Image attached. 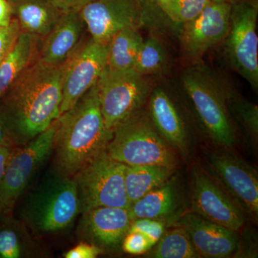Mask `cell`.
I'll use <instances>...</instances> for the list:
<instances>
[{
  "label": "cell",
  "instance_id": "7c38bea8",
  "mask_svg": "<svg viewBox=\"0 0 258 258\" xmlns=\"http://www.w3.org/2000/svg\"><path fill=\"white\" fill-rule=\"evenodd\" d=\"M107 43L90 38L66 61L60 115L71 109L96 84L106 67Z\"/></svg>",
  "mask_w": 258,
  "mask_h": 258
},
{
  "label": "cell",
  "instance_id": "9c48e42d",
  "mask_svg": "<svg viewBox=\"0 0 258 258\" xmlns=\"http://www.w3.org/2000/svg\"><path fill=\"white\" fill-rule=\"evenodd\" d=\"M56 120L49 128L28 143L15 147L0 184V203L4 216L11 215L15 204L30 180L53 149Z\"/></svg>",
  "mask_w": 258,
  "mask_h": 258
},
{
  "label": "cell",
  "instance_id": "1f68e13d",
  "mask_svg": "<svg viewBox=\"0 0 258 258\" xmlns=\"http://www.w3.org/2000/svg\"><path fill=\"white\" fill-rule=\"evenodd\" d=\"M103 250L97 246L81 241L74 248L70 249L64 254L66 258H95L98 257Z\"/></svg>",
  "mask_w": 258,
  "mask_h": 258
},
{
  "label": "cell",
  "instance_id": "8d00e7d4",
  "mask_svg": "<svg viewBox=\"0 0 258 258\" xmlns=\"http://www.w3.org/2000/svg\"><path fill=\"white\" fill-rule=\"evenodd\" d=\"M8 139H10L8 125H7L4 115L0 111V144Z\"/></svg>",
  "mask_w": 258,
  "mask_h": 258
},
{
  "label": "cell",
  "instance_id": "3957f363",
  "mask_svg": "<svg viewBox=\"0 0 258 258\" xmlns=\"http://www.w3.org/2000/svg\"><path fill=\"white\" fill-rule=\"evenodd\" d=\"M181 82L212 142L220 147H232L236 133L228 104L235 91L230 83L203 62L186 67Z\"/></svg>",
  "mask_w": 258,
  "mask_h": 258
},
{
  "label": "cell",
  "instance_id": "83f0119b",
  "mask_svg": "<svg viewBox=\"0 0 258 258\" xmlns=\"http://www.w3.org/2000/svg\"><path fill=\"white\" fill-rule=\"evenodd\" d=\"M211 3L210 0H173L171 23L180 28L198 17Z\"/></svg>",
  "mask_w": 258,
  "mask_h": 258
},
{
  "label": "cell",
  "instance_id": "52a82bcc",
  "mask_svg": "<svg viewBox=\"0 0 258 258\" xmlns=\"http://www.w3.org/2000/svg\"><path fill=\"white\" fill-rule=\"evenodd\" d=\"M125 166L110 157L106 149L73 176L77 185L82 213L99 207L129 208Z\"/></svg>",
  "mask_w": 258,
  "mask_h": 258
},
{
  "label": "cell",
  "instance_id": "5b68a950",
  "mask_svg": "<svg viewBox=\"0 0 258 258\" xmlns=\"http://www.w3.org/2000/svg\"><path fill=\"white\" fill-rule=\"evenodd\" d=\"M96 87L105 125L112 134L142 111L153 89L147 76L134 70L115 71L107 67L98 78Z\"/></svg>",
  "mask_w": 258,
  "mask_h": 258
},
{
  "label": "cell",
  "instance_id": "74e56055",
  "mask_svg": "<svg viewBox=\"0 0 258 258\" xmlns=\"http://www.w3.org/2000/svg\"><path fill=\"white\" fill-rule=\"evenodd\" d=\"M212 3H232L234 0H210Z\"/></svg>",
  "mask_w": 258,
  "mask_h": 258
},
{
  "label": "cell",
  "instance_id": "d4e9b609",
  "mask_svg": "<svg viewBox=\"0 0 258 258\" xmlns=\"http://www.w3.org/2000/svg\"><path fill=\"white\" fill-rule=\"evenodd\" d=\"M167 50L157 37L151 36L144 40L136 59L134 71L144 76L164 74L169 67Z\"/></svg>",
  "mask_w": 258,
  "mask_h": 258
},
{
  "label": "cell",
  "instance_id": "7402d4cb",
  "mask_svg": "<svg viewBox=\"0 0 258 258\" xmlns=\"http://www.w3.org/2000/svg\"><path fill=\"white\" fill-rule=\"evenodd\" d=\"M175 172V168L161 165H125V191L130 203L164 184Z\"/></svg>",
  "mask_w": 258,
  "mask_h": 258
},
{
  "label": "cell",
  "instance_id": "cb8c5ba5",
  "mask_svg": "<svg viewBox=\"0 0 258 258\" xmlns=\"http://www.w3.org/2000/svg\"><path fill=\"white\" fill-rule=\"evenodd\" d=\"M11 215L0 220V258L29 257L34 250L30 236Z\"/></svg>",
  "mask_w": 258,
  "mask_h": 258
},
{
  "label": "cell",
  "instance_id": "484cf974",
  "mask_svg": "<svg viewBox=\"0 0 258 258\" xmlns=\"http://www.w3.org/2000/svg\"><path fill=\"white\" fill-rule=\"evenodd\" d=\"M157 247L151 254L156 258L200 257L195 249L186 232L181 227L164 233L158 241Z\"/></svg>",
  "mask_w": 258,
  "mask_h": 258
},
{
  "label": "cell",
  "instance_id": "ac0fdd59",
  "mask_svg": "<svg viewBox=\"0 0 258 258\" xmlns=\"http://www.w3.org/2000/svg\"><path fill=\"white\" fill-rule=\"evenodd\" d=\"M83 26L79 13H63L53 28L40 40L39 58L50 64H60L67 60L81 44Z\"/></svg>",
  "mask_w": 258,
  "mask_h": 258
},
{
  "label": "cell",
  "instance_id": "9a60e30c",
  "mask_svg": "<svg viewBox=\"0 0 258 258\" xmlns=\"http://www.w3.org/2000/svg\"><path fill=\"white\" fill-rule=\"evenodd\" d=\"M176 226L186 232L200 257H229L240 248L237 232L191 212L182 215Z\"/></svg>",
  "mask_w": 258,
  "mask_h": 258
},
{
  "label": "cell",
  "instance_id": "836d02e7",
  "mask_svg": "<svg viewBox=\"0 0 258 258\" xmlns=\"http://www.w3.org/2000/svg\"><path fill=\"white\" fill-rule=\"evenodd\" d=\"M15 147V144L10 139H6L0 144V184L4 176L10 155Z\"/></svg>",
  "mask_w": 258,
  "mask_h": 258
},
{
  "label": "cell",
  "instance_id": "5bb4252c",
  "mask_svg": "<svg viewBox=\"0 0 258 258\" xmlns=\"http://www.w3.org/2000/svg\"><path fill=\"white\" fill-rule=\"evenodd\" d=\"M191 211L231 230L244 225V212L200 166L191 171Z\"/></svg>",
  "mask_w": 258,
  "mask_h": 258
},
{
  "label": "cell",
  "instance_id": "44dd1931",
  "mask_svg": "<svg viewBox=\"0 0 258 258\" xmlns=\"http://www.w3.org/2000/svg\"><path fill=\"white\" fill-rule=\"evenodd\" d=\"M38 40L37 37L21 32L8 55L0 62V101L19 76L35 60Z\"/></svg>",
  "mask_w": 258,
  "mask_h": 258
},
{
  "label": "cell",
  "instance_id": "d6a6232c",
  "mask_svg": "<svg viewBox=\"0 0 258 258\" xmlns=\"http://www.w3.org/2000/svg\"><path fill=\"white\" fill-rule=\"evenodd\" d=\"M57 9L64 13L77 12L79 13L83 7L93 0H47Z\"/></svg>",
  "mask_w": 258,
  "mask_h": 258
},
{
  "label": "cell",
  "instance_id": "d6986e66",
  "mask_svg": "<svg viewBox=\"0 0 258 258\" xmlns=\"http://www.w3.org/2000/svg\"><path fill=\"white\" fill-rule=\"evenodd\" d=\"M181 205V191L177 177L173 175L164 184L131 204L128 208L132 220L157 219L164 221L174 216Z\"/></svg>",
  "mask_w": 258,
  "mask_h": 258
},
{
  "label": "cell",
  "instance_id": "d590c367",
  "mask_svg": "<svg viewBox=\"0 0 258 258\" xmlns=\"http://www.w3.org/2000/svg\"><path fill=\"white\" fill-rule=\"evenodd\" d=\"M173 0H150L157 8L161 15L171 23V8Z\"/></svg>",
  "mask_w": 258,
  "mask_h": 258
},
{
  "label": "cell",
  "instance_id": "8992f818",
  "mask_svg": "<svg viewBox=\"0 0 258 258\" xmlns=\"http://www.w3.org/2000/svg\"><path fill=\"white\" fill-rule=\"evenodd\" d=\"M81 212L74 178L50 180L37 190L24 209V217L34 230L47 234L67 228Z\"/></svg>",
  "mask_w": 258,
  "mask_h": 258
},
{
  "label": "cell",
  "instance_id": "e0dca14e",
  "mask_svg": "<svg viewBox=\"0 0 258 258\" xmlns=\"http://www.w3.org/2000/svg\"><path fill=\"white\" fill-rule=\"evenodd\" d=\"M148 115L158 132L169 145L186 154L188 134L175 101L164 87L153 88L149 95Z\"/></svg>",
  "mask_w": 258,
  "mask_h": 258
},
{
  "label": "cell",
  "instance_id": "f35d334b",
  "mask_svg": "<svg viewBox=\"0 0 258 258\" xmlns=\"http://www.w3.org/2000/svg\"><path fill=\"white\" fill-rule=\"evenodd\" d=\"M4 216V212H3V206H2V204L0 203V220L3 218V217Z\"/></svg>",
  "mask_w": 258,
  "mask_h": 258
},
{
  "label": "cell",
  "instance_id": "ba28073f",
  "mask_svg": "<svg viewBox=\"0 0 258 258\" xmlns=\"http://www.w3.org/2000/svg\"><path fill=\"white\" fill-rule=\"evenodd\" d=\"M257 15L255 2H232L228 33L224 40L230 66L256 90L258 88Z\"/></svg>",
  "mask_w": 258,
  "mask_h": 258
},
{
  "label": "cell",
  "instance_id": "f546056e",
  "mask_svg": "<svg viewBox=\"0 0 258 258\" xmlns=\"http://www.w3.org/2000/svg\"><path fill=\"white\" fill-rule=\"evenodd\" d=\"M153 247L149 239L139 232H128L122 242V248L126 253L140 255Z\"/></svg>",
  "mask_w": 258,
  "mask_h": 258
},
{
  "label": "cell",
  "instance_id": "4fadbf2b",
  "mask_svg": "<svg viewBox=\"0 0 258 258\" xmlns=\"http://www.w3.org/2000/svg\"><path fill=\"white\" fill-rule=\"evenodd\" d=\"M230 3H212L201 14L180 27V43L184 60L202 62L212 47L225 40L230 26Z\"/></svg>",
  "mask_w": 258,
  "mask_h": 258
},
{
  "label": "cell",
  "instance_id": "6da1fadb",
  "mask_svg": "<svg viewBox=\"0 0 258 258\" xmlns=\"http://www.w3.org/2000/svg\"><path fill=\"white\" fill-rule=\"evenodd\" d=\"M66 61L50 64L37 57L1 100L0 111L15 147L35 138L60 116Z\"/></svg>",
  "mask_w": 258,
  "mask_h": 258
},
{
  "label": "cell",
  "instance_id": "603a6c76",
  "mask_svg": "<svg viewBox=\"0 0 258 258\" xmlns=\"http://www.w3.org/2000/svg\"><path fill=\"white\" fill-rule=\"evenodd\" d=\"M143 42L139 29L125 28L116 32L107 43L106 67L115 71L134 70Z\"/></svg>",
  "mask_w": 258,
  "mask_h": 258
},
{
  "label": "cell",
  "instance_id": "e575fe53",
  "mask_svg": "<svg viewBox=\"0 0 258 258\" xmlns=\"http://www.w3.org/2000/svg\"><path fill=\"white\" fill-rule=\"evenodd\" d=\"M13 19L11 6L8 0H0V28L8 26Z\"/></svg>",
  "mask_w": 258,
  "mask_h": 258
},
{
  "label": "cell",
  "instance_id": "277c9868",
  "mask_svg": "<svg viewBox=\"0 0 258 258\" xmlns=\"http://www.w3.org/2000/svg\"><path fill=\"white\" fill-rule=\"evenodd\" d=\"M110 157L125 165L175 168L176 159L148 113L140 111L118 125L106 147Z\"/></svg>",
  "mask_w": 258,
  "mask_h": 258
},
{
  "label": "cell",
  "instance_id": "8fae6325",
  "mask_svg": "<svg viewBox=\"0 0 258 258\" xmlns=\"http://www.w3.org/2000/svg\"><path fill=\"white\" fill-rule=\"evenodd\" d=\"M212 178L242 210L257 217V171L228 152L210 153L207 158Z\"/></svg>",
  "mask_w": 258,
  "mask_h": 258
},
{
  "label": "cell",
  "instance_id": "30bf717a",
  "mask_svg": "<svg viewBox=\"0 0 258 258\" xmlns=\"http://www.w3.org/2000/svg\"><path fill=\"white\" fill-rule=\"evenodd\" d=\"M91 38L108 43L114 34L125 28L140 29L150 22L142 0H93L79 12Z\"/></svg>",
  "mask_w": 258,
  "mask_h": 258
},
{
  "label": "cell",
  "instance_id": "ffe728a7",
  "mask_svg": "<svg viewBox=\"0 0 258 258\" xmlns=\"http://www.w3.org/2000/svg\"><path fill=\"white\" fill-rule=\"evenodd\" d=\"M13 16L20 25L22 32L37 37L46 36L64 12L47 0H8Z\"/></svg>",
  "mask_w": 258,
  "mask_h": 258
},
{
  "label": "cell",
  "instance_id": "4dcf8cb0",
  "mask_svg": "<svg viewBox=\"0 0 258 258\" xmlns=\"http://www.w3.org/2000/svg\"><path fill=\"white\" fill-rule=\"evenodd\" d=\"M21 33L20 25L16 19L5 28H0V62L8 55Z\"/></svg>",
  "mask_w": 258,
  "mask_h": 258
},
{
  "label": "cell",
  "instance_id": "7a4b0ae2",
  "mask_svg": "<svg viewBox=\"0 0 258 258\" xmlns=\"http://www.w3.org/2000/svg\"><path fill=\"white\" fill-rule=\"evenodd\" d=\"M56 123L55 165L61 176L73 177L106 150L113 134L105 125L96 83Z\"/></svg>",
  "mask_w": 258,
  "mask_h": 258
},
{
  "label": "cell",
  "instance_id": "f1b7e54d",
  "mask_svg": "<svg viewBox=\"0 0 258 258\" xmlns=\"http://www.w3.org/2000/svg\"><path fill=\"white\" fill-rule=\"evenodd\" d=\"M164 228L165 225L162 220L139 218L132 220L128 232H139L144 234L154 247L164 235Z\"/></svg>",
  "mask_w": 258,
  "mask_h": 258
},
{
  "label": "cell",
  "instance_id": "2e32d148",
  "mask_svg": "<svg viewBox=\"0 0 258 258\" xmlns=\"http://www.w3.org/2000/svg\"><path fill=\"white\" fill-rule=\"evenodd\" d=\"M132 222L128 209L99 207L83 212L78 232L82 241L112 249L122 244Z\"/></svg>",
  "mask_w": 258,
  "mask_h": 258
},
{
  "label": "cell",
  "instance_id": "4316f807",
  "mask_svg": "<svg viewBox=\"0 0 258 258\" xmlns=\"http://www.w3.org/2000/svg\"><path fill=\"white\" fill-rule=\"evenodd\" d=\"M229 109L243 126L247 135L257 142L258 137V107L244 98H239L235 93L229 101Z\"/></svg>",
  "mask_w": 258,
  "mask_h": 258
}]
</instances>
